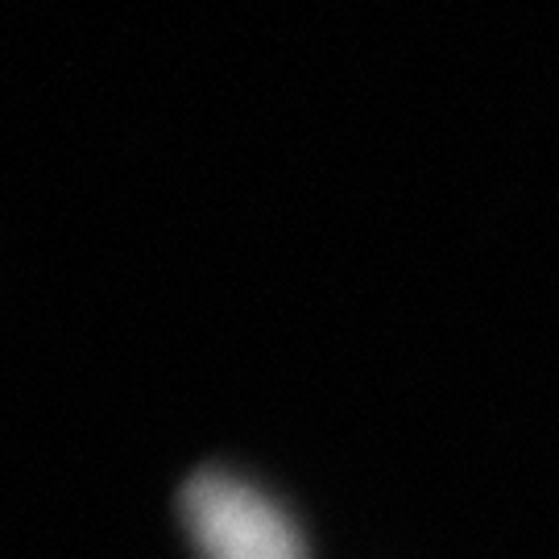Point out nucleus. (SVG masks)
I'll return each mask as SVG.
<instances>
[{
  "instance_id": "f257e3e1",
  "label": "nucleus",
  "mask_w": 559,
  "mask_h": 559,
  "mask_svg": "<svg viewBox=\"0 0 559 559\" xmlns=\"http://www.w3.org/2000/svg\"><path fill=\"white\" fill-rule=\"evenodd\" d=\"M179 514L203 559H307L295 522L233 473H195L182 485Z\"/></svg>"
}]
</instances>
